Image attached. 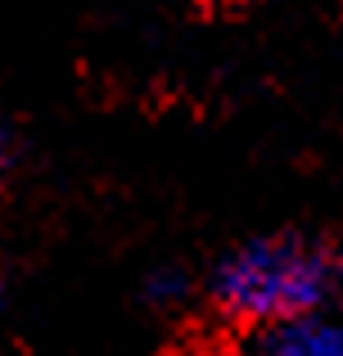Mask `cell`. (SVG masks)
<instances>
[{"label":"cell","mask_w":343,"mask_h":356,"mask_svg":"<svg viewBox=\"0 0 343 356\" xmlns=\"http://www.w3.org/2000/svg\"><path fill=\"white\" fill-rule=\"evenodd\" d=\"M339 257L303 235H262L230 248L212 270V302L221 316L253 330L326 312L339 293Z\"/></svg>","instance_id":"obj_1"},{"label":"cell","mask_w":343,"mask_h":356,"mask_svg":"<svg viewBox=\"0 0 343 356\" xmlns=\"http://www.w3.org/2000/svg\"><path fill=\"white\" fill-rule=\"evenodd\" d=\"M244 356H343V316L312 312L298 321L257 330Z\"/></svg>","instance_id":"obj_2"},{"label":"cell","mask_w":343,"mask_h":356,"mask_svg":"<svg viewBox=\"0 0 343 356\" xmlns=\"http://www.w3.org/2000/svg\"><path fill=\"white\" fill-rule=\"evenodd\" d=\"M14 158H18V140H14V122L0 113V185L9 181V172H14Z\"/></svg>","instance_id":"obj_3"}]
</instances>
